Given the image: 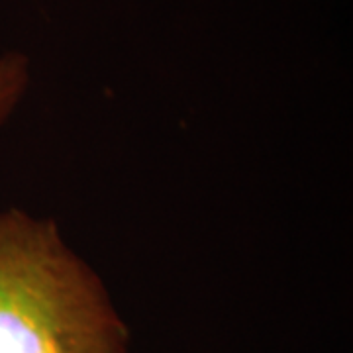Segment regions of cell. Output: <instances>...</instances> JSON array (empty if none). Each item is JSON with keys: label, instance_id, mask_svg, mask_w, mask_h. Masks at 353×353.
Instances as JSON below:
<instances>
[{"label": "cell", "instance_id": "7a4b0ae2", "mask_svg": "<svg viewBox=\"0 0 353 353\" xmlns=\"http://www.w3.org/2000/svg\"><path fill=\"white\" fill-rule=\"evenodd\" d=\"M32 83V63L24 53L6 51L0 55V126L24 99Z\"/></svg>", "mask_w": 353, "mask_h": 353}, {"label": "cell", "instance_id": "6da1fadb", "mask_svg": "<svg viewBox=\"0 0 353 353\" xmlns=\"http://www.w3.org/2000/svg\"><path fill=\"white\" fill-rule=\"evenodd\" d=\"M99 273L50 218L0 212V353H130Z\"/></svg>", "mask_w": 353, "mask_h": 353}]
</instances>
